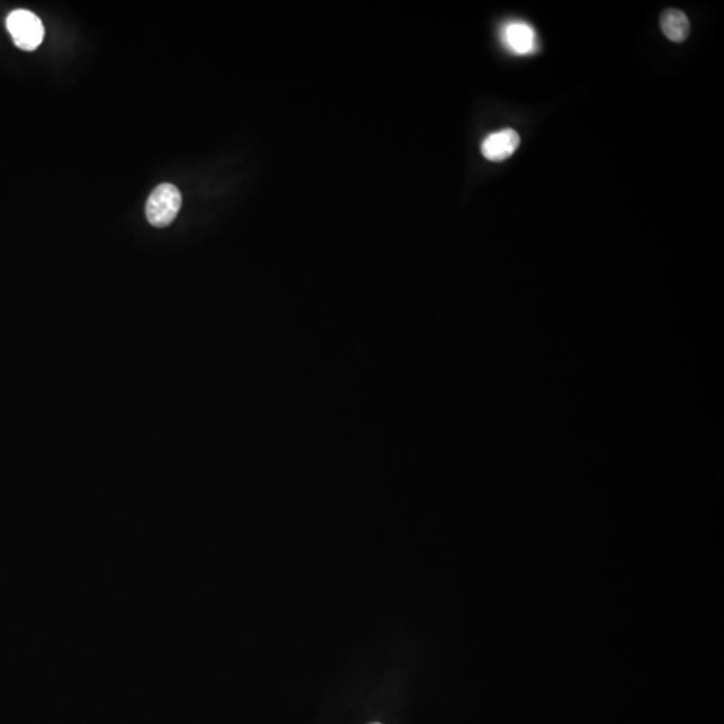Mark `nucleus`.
Returning <instances> with one entry per match:
<instances>
[{"label": "nucleus", "instance_id": "obj_1", "mask_svg": "<svg viewBox=\"0 0 724 724\" xmlns=\"http://www.w3.org/2000/svg\"><path fill=\"white\" fill-rule=\"evenodd\" d=\"M182 208V193L174 185L162 184L154 188L146 203V218L154 227H167L176 219Z\"/></svg>", "mask_w": 724, "mask_h": 724}, {"label": "nucleus", "instance_id": "obj_2", "mask_svg": "<svg viewBox=\"0 0 724 724\" xmlns=\"http://www.w3.org/2000/svg\"><path fill=\"white\" fill-rule=\"evenodd\" d=\"M7 30L19 49L33 52L44 41L45 27L41 19L31 11L15 10L7 16Z\"/></svg>", "mask_w": 724, "mask_h": 724}, {"label": "nucleus", "instance_id": "obj_3", "mask_svg": "<svg viewBox=\"0 0 724 724\" xmlns=\"http://www.w3.org/2000/svg\"><path fill=\"white\" fill-rule=\"evenodd\" d=\"M521 137L512 129H504L497 134H490L481 143V154L490 162H503L509 159L520 146Z\"/></svg>", "mask_w": 724, "mask_h": 724}, {"label": "nucleus", "instance_id": "obj_4", "mask_svg": "<svg viewBox=\"0 0 724 724\" xmlns=\"http://www.w3.org/2000/svg\"><path fill=\"white\" fill-rule=\"evenodd\" d=\"M503 42L515 55H526L534 52L537 36L528 24L511 22L503 28Z\"/></svg>", "mask_w": 724, "mask_h": 724}, {"label": "nucleus", "instance_id": "obj_5", "mask_svg": "<svg viewBox=\"0 0 724 724\" xmlns=\"http://www.w3.org/2000/svg\"><path fill=\"white\" fill-rule=\"evenodd\" d=\"M660 27L664 35L675 44H681L689 38L691 25L683 11L667 8L660 16Z\"/></svg>", "mask_w": 724, "mask_h": 724}, {"label": "nucleus", "instance_id": "obj_6", "mask_svg": "<svg viewBox=\"0 0 724 724\" xmlns=\"http://www.w3.org/2000/svg\"><path fill=\"white\" fill-rule=\"evenodd\" d=\"M372 724H382V723H372Z\"/></svg>", "mask_w": 724, "mask_h": 724}]
</instances>
